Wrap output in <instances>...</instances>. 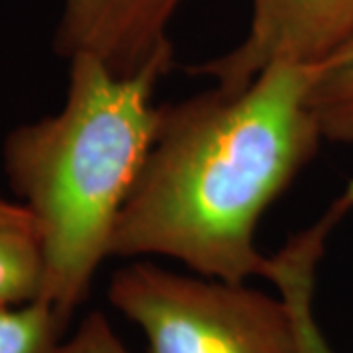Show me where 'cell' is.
Returning a JSON list of instances; mask_svg holds the SVG:
<instances>
[{
  "mask_svg": "<svg viewBox=\"0 0 353 353\" xmlns=\"http://www.w3.org/2000/svg\"><path fill=\"white\" fill-rule=\"evenodd\" d=\"M294 312H296V322H299V332H301L303 353H332L328 343L324 341L320 330L316 326L310 294H299L294 299Z\"/></svg>",
  "mask_w": 353,
  "mask_h": 353,
  "instance_id": "cell-10",
  "label": "cell"
},
{
  "mask_svg": "<svg viewBox=\"0 0 353 353\" xmlns=\"http://www.w3.org/2000/svg\"><path fill=\"white\" fill-rule=\"evenodd\" d=\"M310 102L324 139L353 143V34L322 63Z\"/></svg>",
  "mask_w": 353,
  "mask_h": 353,
  "instance_id": "cell-6",
  "label": "cell"
},
{
  "mask_svg": "<svg viewBox=\"0 0 353 353\" xmlns=\"http://www.w3.org/2000/svg\"><path fill=\"white\" fill-rule=\"evenodd\" d=\"M0 224L4 226H26L36 230L34 216L30 214V210L24 204L16 201V199H6L0 194Z\"/></svg>",
  "mask_w": 353,
  "mask_h": 353,
  "instance_id": "cell-11",
  "label": "cell"
},
{
  "mask_svg": "<svg viewBox=\"0 0 353 353\" xmlns=\"http://www.w3.org/2000/svg\"><path fill=\"white\" fill-rule=\"evenodd\" d=\"M320 69L277 61L240 90L214 87L157 106L110 257H167L230 283L269 279L271 257L255 236L324 139L310 102Z\"/></svg>",
  "mask_w": 353,
  "mask_h": 353,
  "instance_id": "cell-1",
  "label": "cell"
},
{
  "mask_svg": "<svg viewBox=\"0 0 353 353\" xmlns=\"http://www.w3.org/2000/svg\"><path fill=\"white\" fill-rule=\"evenodd\" d=\"M43 287V253L38 232L0 224V306L34 303Z\"/></svg>",
  "mask_w": 353,
  "mask_h": 353,
  "instance_id": "cell-7",
  "label": "cell"
},
{
  "mask_svg": "<svg viewBox=\"0 0 353 353\" xmlns=\"http://www.w3.org/2000/svg\"><path fill=\"white\" fill-rule=\"evenodd\" d=\"M57 353H130L108 318L94 310L88 312L77 330L65 338Z\"/></svg>",
  "mask_w": 353,
  "mask_h": 353,
  "instance_id": "cell-9",
  "label": "cell"
},
{
  "mask_svg": "<svg viewBox=\"0 0 353 353\" xmlns=\"http://www.w3.org/2000/svg\"><path fill=\"white\" fill-rule=\"evenodd\" d=\"M108 301L145 336L150 353H303L290 301L150 259L120 267Z\"/></svg>",
  "mask_w": 353,
  "mask_h": 353,
  "instance_id": "cell-3",
  "label": "cell"
},
{
  "mask_svg": "<svg viewBox=\"0 0 353 353\" xmlns=\"http://www.w3.org/2000/svg\"><path fill=\"white\" fill-rule=\"evenodd\" d=\"M171 69L153 63L122 77L77 55L61 110L14 128L2 143L8 185L34 216L43 253L38 301L67 320L110 257L120 210L152 148L153 92Z\"/></svg>",
  "mask_w": 353,
  "mask_h": 353,
  "instance_id": "cell-2",
  "label": "cell"
},
{
  "mask_svg": "<svg viewBox=\"0 0 353 353\" xmlns=\"http://www.w3.org/2000/svg\"><path fill=\"white\" fill-rule=\"evenodd\" d=\"M352 34L353 0H252L245 38L194 73L218 88L240 90L277 61L324 63Z\"/></svg>",
  "mask_w": 353,
  "mask_h": 353,
  "instance_id": "cell-4",
  "label": "cell"
},
{
  "mask_svg": "<svg viewBox=\"0 0 353 353\" xmlns=\"http://www.w3.org/2000/svg\"><path fill=\"white\" fill-rule=\"evenodd\" d=\"M185 0H63L53 38L59 57L92 55L112 73L138 75L173 65L169 26Z\"/></svg>",
  "mask_w": 353,
  "mask_h": 353,
  "instance_id": "cell-5",
  "label": "cell"
},
{
  "mask_svg": "<svg viewBox=\"0 0 353 353\" xmlns=\"http://www.w3.org/2000/svg\"><path fill=\"white\" fill-rule=\"evenodd\" d=\"M67 326L46 301L0 306V353H57Z\"/></svg>",
  "mask_w": 353,
  "mask_h": 353,
  "instance_id": "cell-8",
  "label": "cell"
}]
</instances>
